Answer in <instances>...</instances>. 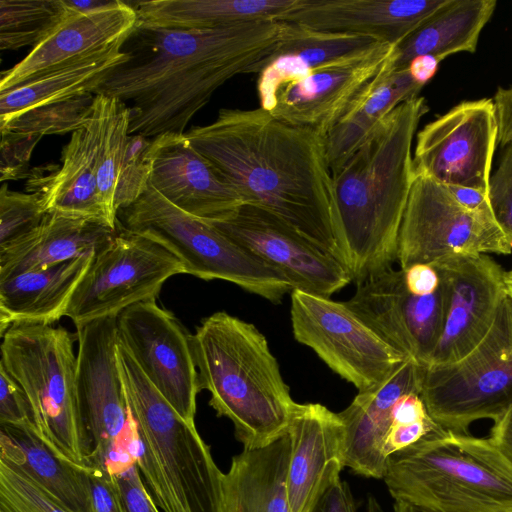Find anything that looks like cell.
Here are the masks:
<instances>
[{
	"label": "cell",
	"instance_id": "cell-17",
	"mask_svg": "<svg viewBox=\"0 0 512 512\" xmlns=\"http://www.w3.org/2000/svg\"><path fill=\"white\" fill-rule=\"evenodd\" d=\"M206 222L278 269L293 290L330 298L352 281L337 259L258 206L243 203L227 217Z\"/></svg>",
	"mask_w": 512,
	"mask_h": 512
},
{
	"label": "cell",
	"instance_id": "cell-56",
	"mask_svg": "<svg viewBox=\"0 0 512 512\" xmlns=\"http://www.w3.org/2000/svg\"><path fill=\"white\" fill-rule=\"evenodd\" d=\"M509 241H510V247H511V249H512V234H511V235H510V237H509Z\"/></svg>",
	"mask_w": 512,
	"mask_h": 512
},
{
	"label": "cell",
	"instance_id": "cell-38",
	"mask_svg": "<svg viewBox=\"0 0 512 512\" xmlns=\"http://www.w3.org/2000/svg\"><path fill=\"white\" fill-rule=\"evenodd\" d=\"M46 213L39 192L13 191L7 184L2 183L0 189V249L37 228Z\"/></svg>",
	"mask_w": 512,
	"mask_h": 512
},
{
	"label": "cell",
	"instance_id": "cell-31",
	"mask_svg": "<svg viewBox=\"0 0 512 512\" xmlns=\"http://www.w3.org/2000/svg\"><path fill=\"white\" fill-rule=\"evenodd\" d=\"M0 459L26 474L68 512H94L89 466L60 458L33 430L1 425Z\"/></svg>",
	"mask_w": 512,
	"mask_h": 512
},
{
	"label": "cell",
	"instance_id": "cell-12",
	"mask_svg": "<svg viewBox=\"0 0 512 512\" xmlns=\"http://www.w3.org/2000/svg\"><path fill=\"white\" fill-rule=\"evenodd\" d=\"M290 313L295 339L311 348L358 392L385 382L407 358L384 341L345 302L293 290Z\"/></svg>",
	"mask_w": 512,
	"mask_h": 512
},
{
	"label": "cell",
	"instance_id": "cell-48",
	"mask_svg": "<svg viewBox=\"0 0 512 512\" xmlns=\"http://www.w3.org/2000/svg\"><path fill=\"white\" fill-rule=\"evenodd\" d=\"M498 123V144L512 142V86L499 87L493 98Z\"/></svg>",
	"mask_w": 512,
	"mask_h": 512
},
{
	"label": "cell",
	"instance_id": "cell-35",
	"mask_svg": "<svg viewBox=\"0 0 512 512\" xmlns=\"http://www.w3.org/2000/svg\"><path fill=\"white\" fill-rule=\"evenodd\" d=\"M422 88L408 69L392 71L326 135V156L331 172L347 160L383 118L401 103L417 97Z\"/></svg>",
	"mask_w": 512,
	"mask_h": 512
},
{
	"label": "cell",
	"instance_id": "cell-42",
	"mask_svg": "<svg viewBox=\"0 0 512 512\" xmlns=\"http://www.w3.org/2000/svg\"><path fill=\"white\" fill-rule=\"evenodd\" d=\"M0 425L27 428L36 433L30 401L21 386L2 365H0Z\"/></svg>",
	"mask_w": 512,
	"mask_h": 512
},
{
	"label": "cell",
	"instance_id": "cell-23",
	"mask_svg": "<svg viewBox=\"0 0 512 512\" xmlns=\"http://www.w3.org/2000/svg\"><path fill=\"white\" fill-rule=\"evenodd\" d=\"M286 491L291 512H309L345 467V427L319 403H297L288 427Z\"/></svg>",
	"mask_w": 512,
	"mask_h": 512
},
{
	"label": "cell",
	"instance_id": "cell-24",
	"mask_svg": "<svg viewBox=\"0 0 512 512\" xmlns=\"http://www.w3.org/2000/svg\"><path fill=\"white\" fill-rule=\"evenodd\" d=\"M446 0H298L278 21L396 45Z\"/></svg>",
	"mask_w": 512,
	"mask_h": 512
},
{
	"label": "cell",
	"instance_id": "cell-51",
	"mask_svg": "<svg viewBox=\"0 0 512 512\" xmlns=\"http://www.w3.org/2000/svg\"><path fill=\"white\" fill-rule=\"evenodd\" d=\"M446 186L454 198L464 207L471 210L492 209L488 192L462 186Z\"/></svg>",
	"mask_w": 512,
	"mask_h": 512
},
{
	"label": "cell",
	"instance_id": "cell-8",
	"mask_svg": "<svg viewBox=\"0 0 512 512\" xmlns=\"http://www.w3.org/2000/svg\"><path fill=\"white\" fill-rule=\"evenodd\" d=\"M116 225L171 252L185 274L229 281L278 304L293 291L287 277L210 223L173 205L152 186L117 213Z\"/></svg>",
	"mask_w": 512,
	"mask_h": 512
},
{
	"label": "cell",
	"instance_id": "cell-22",
	"mask_svg": "<svg viewBox=\"0 0 512 512\" xmlns=\"http://www.w3.org/2000/svg\"><path fill=\"white\" fill-rule=\"evenodd\" d=\"M151 160L149 185L190 215L217 221L245 203L185 134L153 138Z\"/></svg>",
	"mask_w": 512,
	"mask_h": 512
},
{
	"label": "cell",
	"instance_id": "cell-18",
	"mask_svg": "<svg viewBox=\"0 0 512 512\" xmlns=\"http://www.w3.org/2000/svg\"><path fill=\"white\" fill-rule=\"evenodd\" d=\"M116 318L75 325L77 390L92 441L91 465L105 464L130 423L131 410L117 359Z\"/></svg>",
	"mask_w": 512,
	"mask_h": 512
},
{
	"label": "cell",
	"instance_id": "cell-27",
	"mask_svg": "<svg viewBox=\"0 0 512 512\" xmlns=\"http://www.w3.org/2000/svg\"><path fill=\"white\" fill-rule=\"evenodd\" d=\"M115 233L102 222L47 212L37 228L0 249V281L95 253Z\"/></svg>",
	"mask_w": 512,
	"mask_h": 512
},
{
	"label": "cell",
	"instance_id": "cell-1",
	"mask_svg": "<svg viewBox=\"0 0 512 512\" xmlns=\"http://www.w3.org/2000/svg\"><path fill=\"white\" fill-rule=\"evenodd\" d=\"M184 134L245 203L275 215L342 263L325 137L261 107L222 108L213 122Z\"/></svg>",
	"mask_w": 512,
	"mask_h": 512
},
{
	"label": "cell",
	"instance_id": "cell-14",
	"mask_svg": "<svg viewBox=\"0 0 512 512\" xmlns=\"http://www.w3.org/2000/svg\"><path fill=\"white\" fill-rule=\"evenodd\" d=\"M497 144L493 99L462 101L417 133L414 173L444 185L489 192Z\"/></svg>",
	"mask_w": 512,
	"mask_h": 512
},
{
	"label": "cell",
	"instance_id": "cell-53",
	"mask_svg": "<svg viewBox=\"0 0 512 512\" xmlns=\"http://www.w3.org/2000/svg\"><path fill=\"white\" fill-rule=\"evenodd\" d=\"M65 5L76 12H87L93 9L104 6L110 2V0H85V1H73L63 0Z\"/></svg>",
	"mask_w": 512,
	"mask_h": 512
},
{
	"label": "cell",
	"instance_id": "cell-54",
	"mask_svg": "<svg viewBox=\"0 0 512 512\" xmlns=\"http://www.w3.org/2000/svg\"><path fill=\"white\" fill-rule=\"evenodd\" d=\"M394 512H429L410 503L395 500Z\"/></svg>",
	"mask_w": 512,
	"mask_h": 512
},
{
	"label": "cell",
	"instance_id": "cell-40",
	"mask_svg": "<svg viewBox=\"0 0 512 512\" xmlns=\"http://www.w3.org/2000/svg\"><path fill=\"white\" fill-rule=\"evenodd\" d=\"M489 200L508 237L512 234V142L503 147L496 171L490 176Z\"/></svg>",
	"mask_w": 512,
	"mask_h": 512
},
{
	"label": "cell",
	"instance_id": "cell-36",
	"mask_svg": "<svg viewBox=\"0 0 512 512\" xmlns=\"http://www.w3.org/2000/svg\"><path fill=\"white\" fill-rule=\"evenodd\" d=\"M63 0H0V48L35 47L62 21Z\"/></svg>",
	"mask_w": 512,
	"mask_h": 512
},
{
	"label": "cell",
	"instance_id": "cell-2",
	"mask_svg": "<svg viewBox=\"0 0 512 512\" xmlns=\"http://www.w3.org/2000/svg\"><path fill=\"white\" fill-rule=\"evenodd\" d=\"M284 29L273 19L213 29L135 27L123 45L128 60L96 94L131 103V135L184 134L221 85L253 73Z\"/></svg>",
	"mask_w": 512,
	"mask_h": 512
},
{
	"label": "cell",
	"instance_id": "cell-33",
	"mask_svg": "<svg viewBox=\"0 0 512 512\" xmlns=\"http://www.w3.org/2000/svg\"><path fill=\"white\" fill-rule=\"evenodd\" d=\"M298 0H150L132 5L136 27L213 29L278 18Z\"/></svg>",
	"mask_w": 512,
	"mask_h": 512
},
{
	"label": "cell",
	"instance_id": "cell-32",
	"mask_svg": "<svg viewBox=\"0 0 512 512\" xmlns=\"http://www.w3.org/2000/svg\"><path fill=\"white\" fill-rule=\"evenodd\" d=\"M496 5L495 0H446L396 44L393 70L407 69L418 56L430 55L441 61L454 53L475 52Z\"/></svg>",
	"mask_w": 512,
	"mask_h": 512
},
{
	"label": "cell",
	"instance_id": "cell-46",
	"mask_svg": "<svg viewBox=\"0 0 512 512\" xmlns=\"http://www.w3.org/2000/svg\"><path fill=\"white\" fill-rule=\"evenodd\" d=\"M439 428L441 427L432 418L410 424L392 425L384 441L383 454L387 459L391 454L415 444Z\"/></svg>",
	"mask_w": 512,
	"mask_h": 512
},
{
	"label": "cell",
	"instance_id": "cell-45",
	"mask_svg": "<svg viewBox=\"0 0 512 512\" xmlns=\"http://www.w3.org/2000/svg\"><path fill=\"white\" fill-rule=\"evenodd\" d=\"M128 512H160L149 494L137 465L116 475Z\"/></svg>",
	"mask_w": 512,
	"mask_h": 512
},
{
	"label": "cell",
	"instance_id": "cell-43",
	"mask_svg": "<svg viewBox=\"0 0 512 512\" xmlns=\"http://www.w3.org/2000/svg\"><path fill=\"white\" fill-rule=\"evenodd\" d=\"M88 476L94 512H128L116 475L91 465Z\"/></svg>",
	"mask_w": 512,
	"mask_h": 512
},
{
	"label": "cell",
	"instance_id": "cell-19",
	"mask_svg": "<svg viewBox=\"0 0 512 512\" xmlns=\"http://www.w3.org/2000/svg\"><path fill=\"white\" fill-rule=\"evenodd\" d=\"M345 303L392 347L428 364L444 321L442 282L431 294L415 295L406 288L403 270L391 267L357 284Z\"/></svg>",
	"mask_w": 512,
	"mask_h": 512
},
{
	"label": "cell",
	"instance_id": "cell-11",
	"mask_svg": "<svg viewBox=\"0 0 512 512\" xmlns=\"http://www.w3.org/2000/svg\"><path fill=\"white\" fill-rule=\"evenodd\" d=\"M184 268L165 247L116 225L113 238L95 252L65 316L74 325L117 316L136 303L155 300L164 282Z\"/></svg>",
	"mask_w": 512,
	"mask_h": 512
},
{
	"label": "cell",
	"instance_id": "cell-7",
	"mask_svg": "<svg viewBox=\"0 0 512 512\" xmlns=\"http://www.w3.org/2000/svg\"><path fill=\"white\" fill-rule=\"evenodd\" d=\"M2 365L27 395L37 436L60 458L91 465L92 441L77 390V354L63 327L14 323L1 335Z\"/></svg>",
	"mask_w": 512,
	"mask_h": 512
},
{
	"label": "cell",
	"instance_id": "cell-16",
	"mask_svg": "<svg viewBox=\"0 0 512 512\" xmlns=\"http://www.w3.org/2000/svg\"><path fill=\"white\" fill-rule=\"evenodd\" d=\"M445 292L439 340L425 367L453 364L485 337L506 297L505 271L488 254L454 256L431 263Z\"/></svg>",
	"mask_w": 512,
	"mask_h": 512
},
{
	"label": "cell",
	"instance_id": "cell-3",
	"mask_svg": "<svg viewBox=\"0 0 512 512\" xmlns=\"http://www.w3.org/2000/svg\"><path fill=\"white\" fill-rule=\"evenodd\" d=\"M427 111L420 96L401 103L332 172L337 242L342 263L356 284L397 261L414 178L412 143Z\"/></svg>",
	"mask_w": 512,
	"mask_h": 512
},
{
	"label": "cell",
	"instance_id": "cell-26",
	"mask_svg": "<svg viewBox=\"0 0 512 512\" xmlns=\"http://www.w3.org/2000/svg\"><path fill=\"white\" fill-rule=\"evenodd\" d=\"M378 43L380 41L370 36L319 32L285 23L279 40L253 69V73L258 74L256 87L260 107L271 112L276 106L277 93L284 85Z\"/></svg>",
	"mask_w": 512,
	"mask_h": 512
},
{
	"label": "cell",
	"instance_id": "cell-50",
	"mask_svg": "<svg viewBox=\"0 0 512 512\" xmlns=\"http://www.w3.org/2000/svg\"><path fill=\"white\" fill-rule=\"evenodd\" d=\"M488 438L512 462V404L493 421Z\"/></svg>",
	"mask_w": 512,
	"mask_h": 512
},
{
	"label": "cell",
	"instance_id": "cell-9",
	"mask_svg": "<svg viewBox=\"0 0 512 512\" xmlns=\"http://www.w3.org/2000/svg\"><path fill=\"white\" fill-rule=\"evenodd\" d=\"M420 396L440 427L468 433L512 404V302L502 300L485 337L459 361L424 367Z\"/></svg>",
	"mask_w": 512,
	"mask_h": 512
},
{
	"label": "cell",
	"instance_id": "cell-34",
	"mask_svg": "<svg viewBox=\"0 0 512 512\" xmlns=\"http://www.w3.org/2000/svg\"><path fill=\"white\" fill-rule=\"evenodd\" d=\"M129 58L123 46L81 60L0 93V124L38 106L96 94L112 71Z\"/></svg>",
	"mask_w": 512,
	"mask_h": 512
},
{
	"label": "cell",
	"instance_id": "cell-10",
	"mask_svg": "<svg viewBox=\"0 0 512 512\" xmlns=\"http://www.w3.org/2000/svg\"><path fill=\"white\" fill-rule=\"evenodd\" d=\"M511 251L509 237L492 209H468L446 185L414 173L399 232L400 269L454 256Z\"/></svg>",
	"mask_w": 512,
	"mask_h": 512
},
{
	"label": "cell",
	"instance_id": "cell-37",
	"mask_svg": "<svg viewBox=\"0 0 512 512\" xmlns=\"http://www.w3.org/2000/svg\"><path fill=\"white\" fill-rule=\"evenodd\" d=\"M94 99L95 94L86 93L68 100L38 106L0 124V130L41 137L73 133L86 127L90 121Z\"/></svg>",
	"mask_w": 512,
	"mask_h": 512
},
{
	"label": "cell",
	"instance_id": "cell-13",
	"mask_svg": "<svg viewBox=\"0 0 512 512\" xmlns=\"http://www.w3.org/2000/svg\"><path fill=\"white\" fill-rule=\"evenodd\" d=\"M116 327L119 343L147 379L183 419L195 423L196 396L201 388L192 334L155 300L121 311Z\"/></svg>",
	"mask_w": 512,
	"mask_h": 512
},
{
	"label": "cell",
	"instance_id": "cell-30",
	"mask_svg": "<svg viewBox=\"0 0 512 512\" xmlns=\"http://www.w3.org/2000/svg\"><path fill=\"white\" fill-rule=\"evenodd\" d=\"M60 160L61 165H56L47 176H31L28 181L30 190L41 194L44 210L102 222L111 227L98 194L91 121L72 133L62 149Z\"/></svg>",
	"mask_w": 512,
	"mask_h": 512
},
{
	"label": "cell",
	"instance_id": "cell-5",
	"mask_svg": "<svg viewBox=\"0 0 512 512\" xmlns=\"http://www.w3.org/2000/svg\"><path fill=\"white\" fill-rule=\"evenodd\" d=\"M117 359L137 423V467L162 512H222L223 474L195 423L183 419L118 341Z\"/></svg>",
	"mask_w": 512,
	"mask_h": 512
},
{
	"label": "cell",
	"instance_id": "cell-28",
	"mask_svg": "<svg viewBox=\"0 0 512 512\" xmlns=\"http://www.w3.org/2000/svg\"><path fill=\"white\" fill-rule=\"evenodd\" d=\"M95 253L0 281L1 335L14 323L52 324L65 316Z\"/></svg>",
	"mask_w": 512,
	"mask_h": 512
},
{
	"label": "cell",
	"instance_id": "cell-25",
	"mask_svg": "<svg viewBox=\"0 0 512 512\" xmlns=\"http://www.w3.org/2000/svg\"><path fill=\"white\" fill-rule=\"evenodd\" d=\"M424 366L407 357L379 386L358 392L351 404L338 413L345 427V466L369 478H384L385 438L393 410L405 394L421 393Z\"/></svg>",
	"mask_w": 512,
	"mask_h": 512
},
{
	"label": "cell",
	"instance_id": "cell-47",
	"mask_svg": "<svg viewBox=\"0 0 512 512\" xmlns=\"http://www.w3.org/2000/svg\"><path fill=\"white\" fill-rule=\"evenodd\" d=\"M403 272L406 288L415 295L431 294L441 282L438 272L430 264H414Z\"/></svg>",
	"mask_w": 512,
	"mask_h": 512
},
{
	"label": "cell",
	"instance_id": "cell-6",
	"mask_svg": "<svg viewBox=\"0 0 512 512\" xmlns=\"http://www.w3.org/2000/svg\"><path fill=\"white\" fill-rule=\"evenodd\" d=\"M383 479L429 512H512V462L489 438L441 427L388 456Z\"/></svg>",
	"mask_w": 512,
	"mask_h": 512
},
{
	"label": "cell",
	"instance_id": "cell-15",
	"mask_svg": "<svg viewBox=\"0 0 512 512\" xmlns=\"http://www.w3.org/2000/svg\"><path fill=\"white\" fill-rule=\"evenodd\" d=\"M395 46H375L288 83L270 112L286 123L310 128L323 137L393 70Z\"/></svg>",
	"mask_w": 512,
	"mask_h": 512
},
{
	"label": "cell",
	"instance_id": "cell-52",
	"mask_svg": "<svg viewBox=\"0 0 512 512\" xmlns=\"http://www.w3.org/2000/svg\"><path fill=\"white\" fill-rule=\"evenodd\" d=\"M439 63L440 61L433 56H418L409 63L407 69L413 80L424 87L435 75Z\"/></svg>",
	"mask_w": 512,
	"mask_h": 512
},
{
	"label": "cell",
	"instance_id": "cell-49",
	"mask_svg": "<svg viewBox=\"0 0 512 512\" xmlns=\"http://www.w3.org/2000/svg\"><path fill=\"white\" fill-rule=\"evenodd\" d=\"M429 418L431 417L420 394L409 393L403 395L395 404L392 425L410 424Z\"/></svg>",
	"mask_w": 512,
	"mask_h": 512
},
{
	"label": "cell",
	"instance_id": "cell-44",
	"mask_svg": "<svg viewBox=\"0 0 512 512\" xmlns=\"http://www.w3.org/2000/svg\"><path fill=\"white\" fill-rule=\"evenodd\" d=\"M309 512H357L349 485L341 478L333 481ZM366 512H380V506L372 496L368 499Z\"/></svg>",
	"mask_w": 512,
	"mask_h": 512
},
{
	"label": "cell",
	"instance_id": "cell-29",
	"mask_svg": "<svg viewBox=\"0 0 512 512\" xmlns=\"http://www.w3.org/2000/svg\"><path fill=\"white\" fill-rule=\"evenodd\" d=\"M291 441L288 431L274 442L244 449L222 479V512H291L286 479Z\"/></svg>",
	"mask_w": 512,
	"mask_h": 512
},
{
	"label": "cell",
	"instance_id": "cell-41",
	"mask_svg": "<svg viewBox=\"0 0 512 512\" xmlns=\"http://www.w3.org/2000/svg\"><path fill=\"white\" fill-rule=\"evenodd\" d=\"M42 137L33 134L1 132V182L25 177L29 171V162L36 144Z\"/></svg>",
	"mask_w": 512,
	"mask_h": 512
},
{
	"label": "cell",
	"instance_id": "cell-39",
	"mask_svg": "<svg viewBox=\"0 0 512 512\" xmlns=\"http://www.w3.org/2000/svg\"><path fill=\"white\" fill-rule=\"evenodd\" d=\"M0 512H68L18 468L0 459Z\"/></svg>",
	"mask_w": 512,
	"mask_h": 512
},
{
	"label": "cell",
	"instance_id": "cell-4",
	"mask_svg": "<svg viewBox=\"0 0 512 512\" xmlns=\"http://www.w3.org/2000/svg\"><path fill=\"white\" fill-rule=\"evenodd\" d=\"M200 388L218 416L234 425L244 449L266 446L289 427L297 403L265 336L224 311L202 319L192 334Z\"/></svg>",
	"mask_w": 512,
	"mask_h": 512
},
{
	"label": "cell",
	"instance_id": "cell-21",
	"mask_svg": "<svg viewBox=\"0 0 512 512\" xmlns=\"http://www.w3.org/2000/svg\"><path fill=\"white\" fill-rule=\"evenodd\" d=\"M130 107L95 94L91 125L97 164V187L107 221L116 228L117 213L148 188L153 138L129 134Z\"/></svg>",
	"mask_w": 512,
	"mask_h": 512
},
{
	"label": "cell",
	"instance_id": "cell-20",
	"mask_svg": "<svg viewBox=\"0 0 512 512\" xmlns=\"http://www.w3.org/2000/svg\"><path fill=\"white\" fill-rule=\"evenodd\" d=\"M65 7L66 15L57 27L20 62L2 71L0 93L123 46L137 24L134 7L120 0L87 12Z\"/></svg>",
	"mask_w": 512,
	"mask_h": 512
},
{
	"label": "cell",
	"instance_id": "cell-55",
	"mask_svg": "<svg viewBox=\"0 0 512 512\" xmlns=\"http://www.w3.org/2000/svg\"><path fill=\"white\" fill-rule=\"evenodd\" d=\"M505 286H506V293L509 299L512 302V269L509 271H505Z\"/></svg>",
	"mask_w": 512,
	"mask_h": 512
}]
</instances>
